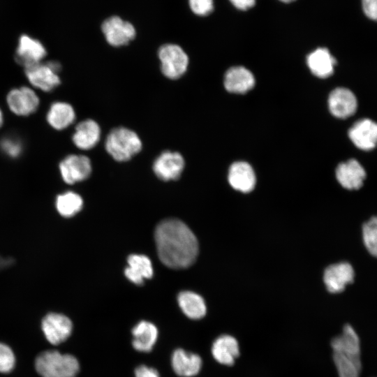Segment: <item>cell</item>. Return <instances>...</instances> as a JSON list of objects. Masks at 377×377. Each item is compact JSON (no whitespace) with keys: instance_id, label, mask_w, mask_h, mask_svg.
Returning a JSON list of instances; mask_svg holds the SVG:
<instances>
[{"instance_id":"cell-12","label":"cell","mask_w":377,"mask_h":377,"mask_svg":"<svg viewBox=\"0 0 377 377\" xmlns=\"http://www.w3.org/2000/svg\"><path fill=\"white\" fill-rule=\"evenodd\" d=\"M354 269L350 264L341 262L330 265L324 272V282L329 292H342L346 286L353 281Z\"/></svg>"},{"instance_id":"cell-10","label":"cell","mask_w":377,"mask_h":377,"mask_svg":"<svg viewBox=\"0 0 377 377\" xmlns=\"http://www.w3.org/2000/svg\"><path fill=\"white\" fill-rule=\"evenodd\" d=\"M348 136L359 149H373L377 145V123L369 119H360L350 128Z\"/></svg>"},{"instance_id":"cell-3","label":"cell","mask_w":377,"mask_h":377,"mask_svg":"<svg viewBox=\"0 0 377 377\" xmlns=\"http://www.w3.org/2000/svg\"><path fill=\"white\" fill-rule=\"evenodd\" d=\"M105 147L114 160L126 161L141 151L142 143L135 131L125 127H118L108 133Z\"/></svg>"},{"instance_id":"cell-25","label":"cell","mask_w":377,"mask_h":377,"mask_svg":"<svg viewBox=\"0 0 377 377\" xmlns=\"http://www.w3.org/2000/svg\"><path fill=\"white\" fill-rule=\"evenodd\" d=\"M177 301L182 312L191 319H201L207 313L205 300L195 293L191 291L181 292L178 295Z\"/></svg>"},{"instance_id":"cell-27","label":"cell","mask_w":377,"mask_h":377,"mask_svg":"<svg viewBox=\"0 0 377 377\" xmlns=\"http://www.w3.org/2000/svg\"><path fill=\"white\" fill-rule=\"evenodd\" d=\"M82 198L72 191L58 195L56 200L57 209L64 217L74 216L82 209Z\"/></svg>"},{"instance_id":"cell-16","label":"cell","mask_w":377,"mask_h":377,"mask_svg":"<svg viewBox=\"0 0 377 377\" xmlns=\"http://www.w3.org/2000/svg\"><path fill=\"white\" fill-rule=\"evenodd\" d=\"M170 362L173 371L180 377L195 376L202 366V360L199 355L182 348L173 351Z\"/></svg>"},{"instance_id":"cell-1","label":"cell","mask_w":377,"mask_h":377,"mask_svg":"<svg viewBox=\"0 0 377 377\" xmlns=\"http://www.w3.org/2000/svg\"><path fill=\"white\" fill-rule=\"evenodd\" d=\"M161 261L172 269L191 265L198 253V242L190 228L182 221L168 219L160 222L154 234Z\"/></svg>"},{"instance_id":"cell-33","label":"cell","mask_w":377,"mask_h":377,"mask_svg":"<svg viewBox=\"0 0 377 377\" xmlns=\"http://www.w3.org/2000/svg\"><path fill=\"white\" fill-rule=\"evenodd\" d=\"M135 377H161L158 371L147 365H139L135 369Z\"/></svg>"},{"instance_id":"cell-30","label":"cell","mask_w":377,"mask_h":377,"mask_svg":"<svg viewBox=\"0 0 377 377\" xmlns=\"http://www.w3.org/2000/svg\"><path fill=\"white\" fill-rule=\"evenodd\" d=\"M191 11L198 16H207L214 10V0H188Z\"/></svg>"},{"instance_id":"cell-34","label":"cell","mask_w":377,"mask_h":377,"mask_svg":"<svg viewBox=\"0 0 377 377\" xmlns=\"http://www.w3.org/2000/svg\"><path fill=\"white\" fill-rule=\"evenodd\" d=\"M230 3L237 9L240 10H246L252 8L256 0H229Z\"/></svg>"},{"instance_id":"cell-23","label":"cell","mask_w":377,"mask_h":377,"mask_svg":"<svg viewBox=\"0 0 377 377\" xmlns=\"http://www.w3.org/2000/svg\"><path fill=\"white\" fill-rule=\"evenodd\" d=\"M307 64L313 74L325 78L333 73L336 59L327 48L319 47L308 55Z\"/></svg>"},{"instance_id":"cell-15","label":"cell","mask_w":377,"mask_h":377,"mask_svg":"<svg viewBox=\"0 0 377 377\" xmlns=\"http://www.w3.org/2000/svg\"><path fill=\"white\" fill-rule=\"evenodd\" d=\"M213 358L219 364L232 366L239 356V345L237 339L228 334L217 337L211 347Z\"/></svg>"},{"instance_id":"cell-7","label":"cell","mask_w":377,"mask_h":377,"mask_svg":"<svg viewBox=\"0 0 377 377\" xmlns=\"http://www.w3.org/2000/svg\"><path fill=\"white\" fill-rule=\"evenodd\" d=\"M41 328L50 343L59 345L71 336L73 323L71 319L64 314L49 313L43 318Z\"/></svg>"},{"instance_id":"cell-20","label":"cell","mask_w":377,"mask_h":377,"mask_svg":"<svg viewBox=\"0 0 377 377\" xmlns=\"http://www.w3.org/2000/svg\"><path fill=\"white\" fill-rule=\"evenodd\" d=\"M228 181L233 188L248 193L255 186L256 175L249 163L242 161L235 162L229 169Z\"/></svg>"},{"instance_id":"cell-8","label":"cell","mask_w":377,"mask_h":377,"mask_svg":"<svg viewBox=\"0 0 377 377\" xmlns=\"http://www.w3.org/2000/svg\"><path fill=\"white\" fill-rule=\"evenodd\" d=\"M184 164V159L180 153L167 150L155 159L153 170L163 181L176 180L180 177Z\"/></svg>"},{"instance_id":"cell-14","label":"cell","mask_w":377,"mask_h":377,"mask_svg":"<svg viewBox=\"0 0 377 377\" xmlns=\"http://www.w3.org/2000/svg\"><path fill=\"white\" fill-rule=\"evenodd\" d=\"M46 55V50L42 43L27 35H22L19 39L15 59L24 68L41 62Z\"/></svg>"},{"instance_id":"cell-4","label":"cell","mask_w":377,"mask_h":377,"mask_svg":"<svg viewBox=\"0 0 377 377\" xmlns=\"http://www.w3.org/2000/svg\"><path fill=\"white\" fill-rule=\"evenodd\" d=\"M158 57L162 73L170 80L179 79L187 70L188 55L177 44L166 43L161 45L158 50Z\"/></svg>"},{"instance_id":"cell-9","label":"cell","mask_w":377,"mask_h":377,"mask_svg":"<svg viewBox=\"0 0 377 377\" xmlns=\"http://www.w3.org/2000/svg\"><path fill=\"white\" fill-rule=\"evenodd\" d=\"M59 170L64 181L73 184L89 177L91 172V161L84 155H68L61 161Z\"/></svg>"},{"instance_id":"cell-21","label":"cell","mask_w":377,"mask_h":377,"mask_svg":"<svg viewBox=\"0 0 377 377\" xmlns=\"http://www.w3.org/2000/svg\"><path fill=\"white\" fill-rule=\"evenodd\" d=\"M254 83L253 74L242 66L230 68L225 75V87L230 92L245 93L253 87Z\"/></svg>"},{"instance_id":"cell-31","label":"cell","mask_w":377,"mask_h":377,"mask_svg":"<svg viewBox=\"0 0 377 377\" xmlns=\"http://www.w3.org/2000/svg\"><path fill=\"white\" fill-rule=\"evenodd\" d=\"M1 147L6 154L11 157H17L22 151L21 142L12 138H6L2 140Z\"/></svg>"},{"instance_id":"cell-35","label":"cell","mask_w":377,"mask_h":377,"mask_svg":"<svg viewBox=\"0 0 377 377\" xmlns=\"http://www.w3.org/2000/svg\"><path fill=\"white\" fill-rule=\"evenodd\" d=\"M2 123H3V115H2V112H1V109H0V127L2 125Z\"/></svg>"},{"instance_id":"cell-6","label":"cell","mask_w":377,"mask_h":377,"mask_svg":"<svg viewBox=\"0 0 377 377\" xmlns=\"http://www.w3.org/2000/svg\"><path fill=\"white\" fill-rule=\"evenodd\" d=\"M101 30L106 41L114 47L128 45L136 35L134 26L117 15L105 19L101 24Z\"/></svg>"},{"instance_id":"cell-28","label":"cell","mask_w":377,"mask_h":377,"mask_svg":"<svg viewBox=\"0 0 377 377\" xmlns=\"http://www.w3.org/2000/svg\"><path fill=\"white\" fill-rule=\"evenodd\" d=\"M362 237L368 251L377 257V216L371 218L364 224Z\"/></svg>"},{"instance_id":"cell-13","label":"cell","mask_w":377,"mask_h":377,"mask_svg":"<svg viewBox=\"0 0 377 377\" xmlns=\"http://www.w3.org/2000/svg\"><path fill=\"white\" fill-rule=\"evenodd\" d=\"M328 106L330 112L334 117L345 119L355 112L357 101L355 94L350 90L338 87L330 93Z\"/></svg>"},{"instance_id":"cell-17","label":"cell","mask_w":377,"mask_h":377,"mask_svg":"<svg viewBox=\"0 0 377 377\" xmlns=\"http://www.w3.org/2000/svg\"><path fill=\"white\" fill-rule=\"evenodd\" d=\"M336 177L345 188L357 190L362 187L366 178V172L361 164L355 159L341 163L336 169Z\"/></svg>"},{"instance_id":"cell-26","label":"cell","mask_w":377,"mask_h":377,"mask_svg":"<svg viewBox=\"0 0 377 377\" xmlns=\"http://www.w3.org/2000/svg\"><path fill=\"white\" fill-rule=\"evenodd\" d=\"M75 119L73 108L67 103H54L47 113V120L55 129L62 130L69 126Z\"/></svg>"},{"instance_id":"cell-19","label":"cell","mask_w":377,"mask_h":377,"mask_svg":"<svg viewBox=\"0 0 377 377\" xmlns=\"http://www.w3.org/2000/svg\"><path fill=\"white\" fill-rule=\"evenodd\" d=\"M101 133L98 124L93 119H88L80 121L76 126L72 139L77 148L89 150L98 144Z\"/></svg>"},{"instance_id":"cell-2","label":"cell","mask_w":377,"mask_h":377,"mask_svg":"<svg viewBox=\"0 0 377 377\" xmlns=\"http://www.w3.org/2000/svg\"><path fill=\"white\" fill-rule=\"evenodd\" d=\"M35 367L42 377H75L80 364L73 355L47 350L37 356Z\"/></svg>"},{"instance_id":"cell-36","label":"cell","mask_w":377,"mask_h":377,"mask_svg":"<svg viewBox=\"0 0 377 377\" xmlns=\"http://www.w3.org/2000/svg\"><path fill=\"white\" fill-rule=\"evenodd\" d=\"M279 1L283 3H290L292 1H294L295 0H279Z\"/></svg>"},{"instance_id":"cell-11","label":"cell","mask_w":377,"mask_h":377,"mask_svg":"<svg viewBox=\"0 0 377 377\" xmlns=\"http://www.w3.org/2000/svg\"><path fill=\"white\" fill-rule=\"evenodd\" d=\"M10 110L17 115L27 116L36 110L39 99L36 94L27 87L11 90L7 96Z\"/></svg>"},{"instance_id":"cell-22","label":"cell","mask_w":377,"mask_h":377,"mask_svg":"<svg viewBox=\"0 0 377 377\" xmlns=\"http://www.w3.org/2000/svg\"><path fill=\"white\" fill-rule=\"evenodd\" d=\"M333 361L339 377H360L362 369L360 352H333Z\"/></svg>"},{"instance_id":"cell-32","label":"cell","mask_w":377,"mask_h":377,"mask_svg":"<svg viewBox=\"0 0 377 377\" xmlns=\"http://www.w3.org/2000/svg\"><path fill=\"white\" fill-rule=\"evenodd\" d=\"M364 15L370 20L377 21V0H361Z\"/></svg>"},{"instance_id":"cell-5","label":"cell","mask_w":377,"mask_h":377,"mask_svg":"<svg viewBox=\"0 0 377 377\" xmlns=\"http://www.w3.org/2000/svg\"><path fill=\"white\" fill-rule=\"evenodd\" d=\"M24 70L30 83L43 91H52L60 84L58 73L61 65L57 61L40 62Z\"/></svg>"},{"instance_id":"cell-18","label":"cell","mask_w":377,"mask_h":377,"mask_svg":"<svg viewBox=\"0 0 377 377\" xmlns=\"http://www.w3.org/2000/svg\"><path fill=\"white\" fill-rule=\"evenodd\" d=\"M131 334L133 348L140 353H149L157 341L158 330L152 323L142 320L133 327Z\"/></svg>"},{"instance_id":"cell-24","label":"cell","mask_w":377,"mask_h":377,"mask_svg":"<svg viewBox=\"0 0 377 377\" xmlns=\"http://www.w3.org/2000/svg\"><path fill=\"white\" fill-rule=\"evenodd\" d=\"M128 264L125 275L135 284L140 286L143 284L144 279H150L153 275L151 260L146 256L132 254L128 258Z\"/></svg>"},{"instance_id":"cell-29","label":"cell","mask_w":377,"mask_h":377,"mask_svg":"<svg viewBox=\"0 0 377 377\" xmlns=\"http://www.w3.org/2000/svg\"><path fill=\"white\" fill-rule=\"evenodd\" d=\"M15 358L12 349L3 343H0V372L8 373L15 367Z\"/></svg>"}]
</instances>
